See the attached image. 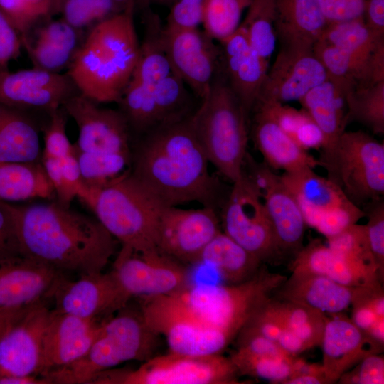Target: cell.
<instances>
[{
  "label": "cell",
  "instance_id": "obj_27",
  "mask_svg": "<svg viewBox=\"0 0 384 384\" xmlns=\"http://www.w3.org/2000/svg\"><path fill=\"white\" fill-rule=\"evenodd\" d=\"M252 111L253 142L267 166L284 172L320 166L319 159L285 133L267 112L257 106Z\"/></svg>",
  "mask_w": 384,
  "mask_h": 384
},
{
  "label": "cell",
  "instance_id": "obj_34",
  "mask_svg": "<svg viewBox=\"0 0 384 384\" xmlns=\"http://www.w3.org/2000/svg\"><path fill=\"white\" fill-rule=\"evenodd\" d=\"M262 310L302 340L311 348L321 345L327 315L306 305L284 299L268 298Z\"/></svg>",
  "mask_w": 384,
  "mask_h": 384
},
{
  "label": "cell",
  "instance_id": "obj_49",
  "mask_svg": "<svg viewBox=\"0 0 384 384\" xmlns=\"http://www.w3.org/2000/svg\"><path fill=\"white\" fill-rule=\"evenodd\" d=\"M342 384H383L384 358L380 353L371 354L343 373L337 381Z\"/></svg>",
  "mask_w": 384,
  "mask_h": 384
},
{
  "label": "cell",
  "instance_id": "obj_6",
  "mask_svg": "<svg viewBox=\"0 0 384 384\" xmlns=\"http://www.w3.org/2000/svg\"><path fill=\"white\" fill-rule=\"evenodd\" d=\"M87 190L83 202L122 245L139 252L156 249V230L165 206L129 171L101 188Z\"/></svg>",
  "mask_w": 384,
  "mask_h": 384
},
{
  "label": "cell",
  "instance_id": "obj_1",
  "mask_svg": "<svg viewBox=\"0 0 384 384\" xmlns=\"http://www.w3.org/2000/svg\"><path fill=\"white\" fill-rule=\"evenodd\" d=\"M1 202L14 219L25 257L82 275L103 272L116 252L118 241L97 218L57 201L23 206Z\"/></svg>",
  "mask_w": 384,
  "mask_h": 384
},
{
  "label": "cell",
  "instance_id": "obj_25",
  "mask_svg": "<svg viewBox=\"0 0 384 384\" xmlns=\"http://www.w3.org/2000/svg\"><path fill=\"white\" fill-rule=\"evenodd\" d=\"M219 42L227 81L248 115L259 97L269 65L254 49L240 26Z\"/></svg>",
  "mask_w": 384,
  "mask_h": 384
},
{
  "label": "cell",
  "instance_id": "obj_2",
  "mask_svg": "<svg viewBox=\"0 0 384 384\" xmlns=\"http://www.w3.org/2000/svg\"><path fill=\"white\" fill-rule=\"evenodd\" d=\"M191 117L136 138L129 173L165 206L196 201L216 209L220 186L209 172Z\"/></svg>",
  "mask_w": 384,
  "mask_h": 384
},
{
  "label": "cell",
  "instance_id": "obj_33",
  "mask_svg": "<svg viewBox=\"0 0 384 384\" xmlns=\"http://www.w3.org/2000/svg\"><path fill=\"white\" fill-rule=\"evenodd\" d=\"M55 196L42 164L0 161V201L51 198Z\"/></svg>",
  "mask_w": 384,
  "mask_h": 384
},
{
  "label": "cell",
  "instance_id": "obj_4",
  "mask_svg": "<svg viewBox=\"0 0 384 384\" xmlns=\"http://www.w3.org/2000/svg\"><path fill=\"white\" fill-rule=\"evenodd\" d=\"M247 114L226 78L218 73L191 122L209 164L233 183L243 172L248 132Z\"/></svg>",
  "mask_w": 384,
  "mask_h": 384
},
{
  "label": "cell",
  "instance_id": "obj_30",
  "mask_svg": "<svg viewBox=\"0 0 384 384\" xmlns=\"http://www.w3.org/2000/svg\"><path fill=\"white\" fill-rule=\"evenodd\" d=\"M274 30L281 46L314 47L328 24L319 0H275Z\"/></svg>",
  "mask_w": 384,
  "mask_h": 384
},
{
  "label": "cell",
  "instance_id": "obj_46",
  "mask_svg": "<svg viewBox=\"0 0 384 384\" xmlns=\"http://www.w3.org/2000/svg\"><path fill=\"white\" fill-rule=\"evenodd\" d=\"M22 46L27 50L34 68L51 73L60 71L69 67L73 53L55 46L44 41L26 40Z\"/></svg>",
  "mask_w": 384,
  "mask_h": 384
},
{
  "label": "cell",
  "instance_id": "obj_20",
  "mask_svg": "<svg viewBox=\"0 0 384 384\" xmlns=\"http://www.w3.org/2000/svg\"><path fill=\"white\" fill-rule=\"evenodd\" d=\"M51 309L46 299L28 306L0 340V374L37 377L43 336Z\"/></svg>",
  "mask_w": 384,
  "mask_h": 384
},
{
  "label": "cell",
  "instance_id": "obj_53",
  "mask_svg": "<svg viewBox=\"0 0 384 384\" xmlns=\"http://www.w3.org/2000/svg\"><path fill=\"white\" fill-rule=\"evenodd\" d=\"M22 43L18 31L0 11V70L21 55Z\"/></svg>",
  "mask_w": 384,
  "mask_h": 384
},
{
  "label": "cell",
  "instance_id": "obj_57",
  "mask_svg": "<svg viewBox=\"0 0 384 384\" xmlns=\"http://www.w3.org/2000/svg\"><path fill=\"white\" fill-rule=\"evenodd\" d=\"M28 307L0 309V340L9 327L23 314Z\"/></svg>",
  "mask_w": 384,
  "mask_h": 384
},
{
  "label": "cell",
  "instance_id": "obj_55",
  "mask_svg": "<svg viewBox=\"0 0 384 384\" xmlns=\"http://www.w3.org/2000/svg\"><path fill=\"white\" fill-rule=\"evenodd\" d=\"M363 21L379 39L384 38V0H366Z\"/></svg>",
  "mask_w": 384,
  "mask_h": 384
},
{
  "label": "cell",
  "instance_id": "obj_12",
  "mask_svg": "<svg viewBox=\"0 0 384 384\" xmlns=\"http://www.w3.org/2000/svg\"><path fill=\"white\" fill-rule=\"evenodd\" d=\"M110 272L130 299L170 294L188 284L186 265L157 249L139 252L122 245Z\"/></svg>",
  "mask_w": 384,
  "mask_h": 384
},
{
  "label": "cell",
  "instance_id": "obj_7",
  "mask_svg": "<svg viewBox=\"0 0 384 384\" xmlns=\"http://www.w3.org/2000/svg\"><path fill=\"white\" fill-rule=\"evenodd\" d=\"M286 279L262 267L256 275L244 282L188 284L171 294L203 322L236 337L255 310Z\"/></svg>",
  "mask_w": 384,
  "mask_h": 384
},
{
  "label": "cell",
  "instance_id": "obj_59",
  "mask_svg": "<svg viewBox=\"0 0 384 384\" xmlns=\"http://www.w3.org/2000/svg\"><path fill=\"white\" fill-rule=\"evenodd\" d=\"M283 384H326V382L322 375L302 374L288 378Z\"/></svg>",
  "mask_w": 384,
  "mask_h": 384
},
{
  "label": "cell",
  "instance_id": "obj_24",
  "mask_svg": "<svg viewBox=\"0 0 384 384\" xmlns=\"http://www.w3.org/2000/svg\"><path fill=\"white\" fill-rule=\"evenodd\" d=\"M63 274L25 257L0 262V309L23 308L51 299Z\"/></svg>",
  "mask_w": 384,
  "mask_h": 384
},
{
  "label": "cell",
  "instance_id": "obj_62",
  "mask_svg": "<svg viewBox=\"0 0 384 384\" xmlns=\"http://www.w3.org/2000/svg\"><path fill=\"white\" fill-rule=\"evenodd\" d=\"M115 4H117L118 6L122 7V9H124L127 6H128L130 3L134 2L135 0H112Z\"/></svg>",
  "mask_w": 384,
  "mask_h": 384
},
{
  "label": "cell",
  "instance_id": "obj_26",
  "mask_svg": "<svg viewBox=\"0 0 384 384\" xmlns=\"http://www.w3.org/2000/svg\"><path fill=\"white\" fill-rule=\"evenodd\" d=\"M280 176L297 201L306 226L314 229L332 211L353 203L338 185L312 168L284 172Z\"/></svg>",
  "mask_w": 384,
  "mask_h": 384
},
{
  "label": "cell",
  "instance_id": "obj_35",
  "mask_svg": "<svg viewBox=\"0 0 384 384\" xmlns=\"http://www.w3.org/2000/svg\"><path fill=\"white\" fill-rule=\"evenodd\" d=\"M313 50L328 78L341 86L346 94L356 88L373 85L370 73L371 57L366 59L321 41L314 45Z\"/></svg>",
  "mask_w": 384,
  "mask_h": 384
},
{
  "label": "cell",
  "instance_id": "obj_23",
  "mask_svg": "<svg viewBox=\"0 0 384 384\" xmlns=\"http://www.w3.org/2000/svg\"><path fill=\"white\" fill-rule=\"evenodd\" d=\"M320 346L326 384L337 383L343 373L363 358L381 353L383 350V343L373 339L341 313L327 315Z\"/></svg>",
  "mask_w": 384,
  "mask_h": 384
},
{
  "label": "cell",
  "instance_id": "obj_47",
  "mask_svg": "<svg viewBox=\"0 0 384 384\" xmlns=\"http://www.w3.org/2000/svg\"><path fill=\"white\" fill-rule=\"evenodd\" d=\"M368 222L365 225L370 250L380 273L384 275V201L383 197L363 206Z\"/></svg>",
  "mask_w": 384,
  "mask_h": 384
},
{
  "label": "cell",
  "instance_id": "obj_41",
  "mask_svg": "<svg viewBox=\"0 0 384 384\" xmlns=\"http://www.w3.org/2000/svg\"><path fill=\"white\" fill-rule=\"evenodd\" d=\"M252 0H206L202 24L204 31L218 41L240 26L242 14Z\"/></svg>",
  "mask_w": 384,
  "mask_h": 384
},
{
  "label": "cell",
  "instance_id": "obj_14",
  "mask_svg": "<svg viewBox=\"0 0 384 384\" xmlns=\"http://www.w3.org/2000/svg\"><path fill=\"white\" fill-rule=\"evenodd\" d=\"M243 171L257 190L271 222L283 256H294L302 247L306 225L293 195L281 176L248 154Z\"/></svg>",
  "mask_w": 384,
  "mask_h": 384
},
{
  "label": "cell",
  "instance_id": "obj_40",
  "mask_svg": "<svg viewBox=\"0 0 384 384\" xmlns=\"http://www.w3.org/2000/svg\"><path fill=\"white\" fill-rule=\"evenodd\" d=\"M230 358L239 375L263 379L277 384H283L293 374L298 359L297 356L279 358L250 353L239 349L233 351Z\"/></svg>",
  "mask_w": 384,
  "mask_h": 384
},
{
  "label": "cell",
  "instance_id": "obj_21",
  "mask_svg": "<svg viewBox=\"0 0 384 384\" xmlns=\"http://www.w3.org/2000/svg\"><path fill=\"white\" fill-rule=\"evenodd\" d=\"M320 129L323 141L319 161L327 178L340 186L337 155L341 137L348 124L346 91L329 78L310 90L300 100Z\"/></svg>",
  "mask_w": 384,
  "mask_h": 384
},
{
  "label": "cell",
  "instance_id": "obj_28",
  "mask_svg": "<svg viewBox=\"0 0 384 384\" xmlns=\"http://www.w3.org/2000/svg\"><path fill=\"white\" fill-rule=\"evenodd\" d=\"M289 269L291 272L321 274L350 287L371 285L383 282L378 272L348 260L317 239L303 246L292 257Z\"/></svg>",
  "mask_w": 384,
  "mask_h": 384
},
{
  "label": "cell",
  "instance_id": "obj_31",
  "mask_svg": "<svg viewBox=\"0 0 384 384\" xmlns=\"http://www.w3.org/2000/svg\"><path fill=\"white\" fill-rule=\"evenodd\" d=\"M39 131L30 112L0 103V161L39 162Z\"/></svg>",
  "mask_w": 384,
  "mask_h": 384
},
{
  "label": "cell",
  "instance_id": "obj_13",
  "mask_svg": "<svg viewBox=\"0 0 384 384\" xmlns=\"http://www.w3.org/2000/svg\"><path fill=\"white\" fill-rule=\"evenodd\" d=\"M159 41L173 71L202 100L220 70L221 50L205 31L160 28Z\"/></svg>",
  "mask_w": 384,
  "mask_h": 384
},
{
  "label": "cell",
  "instance_id": "obj_51",
  "mask_svg": "<svg viewBox=\"0 0 384 384\" xmlns=\"http://www.w3.org/2000/svg\"><path fill=\"white\" fill-rule=\"evenodd\" d=\"M366 0H319L327 23L363 18Z\"/></svg>",
  "mask_w": 384,
  "mask_h": 384
},
{
  "label": "cell",
  "instance_id": "obj_37",
  "mask_svg": "<svg viewBox=\"0 0 384 384\" xmlns=\"http://www.w3.org/2000/svg\"><path fill=\"white\" fill-rule=\"evenodd\" d=\"M318 41L342 48L369 59L378 46L384 41L367 27L363 18L328 23Z\"/></svg>",
  "mask_w": 384,
  "mask_h": 384
},
{
  "label": "cell",
  "instance_id": "obj_10",
  "mask_svg": "<svg viewBox=\"0 0 384 384\" xmlns=\"http://www.w3.org/2000/svg\"><path fill=\"white\" fill-rule=\"evenodd\" d=\"M232 183L222 208L223 232L262 262L281 260L271 222L252 183L243 171Z\"/></svg>",
  "mask_w": 384,
  "mask_h": 384
},
{
  "label": "cell",
  "instance_id": "obj_44",
  "mask_svg": "<svg viewBox=\"0 0 384 384\" xmlns=\"http://www.w3.org/2000/svg\"><path fill=\"white\" fill-rule=\"evenodd\" d=\"M123 9L112 0H65L60 14L64 21L82 31Z\"/></svg>",
  "mask_w": 384,
  "mask_h": 384
},
{
  "label": "cell",
  "instance_id": "obj_8",
  "mask_svg": "<svg viewBox=\"0 0 384 384\" xmlns=\"http://www.w3.org/2000/svg\"><path fill=\"white\" fill-rule=\"evenodd\" d=\"M238 375L230 356L169 351L154 356L134 369L103 370L89 384H237Z\"/></svg>",
  "mask_w": 384,
  "mask_h": 384
},
{
  "label": "cell",
  "instance_id": "obj_58",
  "mask_svg": "<svg viewBox=\"0 0 384 384\" xmlns=\"http://www.w3.org/2000/svg\"><path fill=\"white\" fill-rule=\"evenodd\" d=\"M0 384H50L44 377H14L0 374Z\"/></svg>",
  "mask_w": 384,
  "mask_h": 384
},
{
  "label": "cell",
  "instance_id": "obj_3",
  "mask_svg": "<svg viewBox=\"0 0 384 384\" xmlns=\"http://www.w3.org/2000/svg\"><path fill=\"white\" fill-rule=\"evenodd\" d=\"M135 7L132 2L90 28L68 67L80 93L98 104L118 103L135 68L140 50Z\"/></svg>",
  "mask_w": 384,
  "mask_h": 384
},
{
  "label": "cell",
  "instance_id": "obj_48",
  "mask_svg": "<svg viewBox=\"0 0 384 384\" xmlns=\"http://www.w3.org/2000/svg\"><path fill=\"white\" fill-rule=\"evenodd\" d=\"M81 31L63 19L50 21L36 30V38L74 54L81 44Z\"/></svg>",
  "mask_w": 384,
  "mask_h": 384
},
{
  "label": "cell",
  "instance_id": "obj_17",
  "mask_svg": "<svg viewBox=\"0 0 384 384\" xmlns=\"http://www.w3.org/2000/svg\"><path fill=\"white\" fill-rule=\"evenodd\" d=\"M98 105L80 93L63 105L79 130L73 149L87 153L131 154L133 138L123 114L119 110Z\"/></svg>",
  "mask_w": 384,
  "mask_h": 384
},
{
  "label": "cell",
  "instance_id": "obj_32",
  "mask_svg": "<svg viewBox=\"0 0 384 384\" xmlns=\"http://www.w3.org/2000/svg\"><path fill=\"white\" fill-rule=\"evenodd\" d=\"M200 262L213 267L226 284H238L250 279L263 263L223 231L206 247Z\"/></svg>",
  "mask_w": 384,
  "mask_h": 384
},
{
  "label": "cell",
  "instance_id": "obj_43",
  "mask_svg": "<svg viewBox=\"0 0 384 384\" xmlns=\"http://www.w3.org/2000/svg\"><path fill=\"white\" fill-rule=\"evenodd\" d=\"M0 11L26 39L31 31L53 14V0H0Z\"/></svg>",
  "mask_w": 384,
  "mask_h": 384
},
{
  "label": "cell",
  "instance_id": "obj_29",
  "mask_svg": "<svg viewBox=\"0 0 384 384\" xmlns=\"http://www.w3.org/2000/svg\"><path fill=\"white\" fill-rule=\"evenodd\" d=\"M355 288L321 274L292 272L277 290L280 299L331 315L342 313L351 306Z\"/></svg>",
  "mask_w": 384,
  "mask_h": 384
},
{
  "label": "cell",
  "instance_id": "obj_19",
  "mask_svg": "<svg viewBox=\"0 0 384 384\" xmlns=\"http://www.w3.org/2000/svg\"><path fill=\"white\" fill-rule=\"evenodd\" d=\"M327 78L313 48L281 46L274 62L267 72L257 101L284 105L299 101Z\"/></svg>",
  "mask_w": 384,
  "mask_h": 384
},
{
  "label": "cell",
  "instance_id": "obj_56",
  "mask_svg": "<svg viewBox=\"0 0 384 384\" xmlns=\"http://www.w3.org/2000/svg\"><path fill=\"white\" fill-rule=\"evenodd\" d=\"M293 139L304 149H320L323 137L317 125L309 117L299 128Z\"/></svg>",
  "mask_w": 384,
  "mask_h": 384
},
{
  "label": "cell",
  "instance_id": "obj_22",
  "mask_svg": "<svg viewBox=\"0 0 384 384\" xmlns=\"http://www.w3.org/2000/svg\"><path fill=\"white\" fill-rule=\"evenodd\" d=\"M102 320L84 319L51 309L43 336L38 376L43 377L85 356L97 337Z\"/></svg>",
  "mask_w": 384,
  "mask_h": 384
},
{
  "label": "cell",
  "instance_id": "obj_52",
  "mask_svg": "<svg viewBox=\"0 0 384 384\" xmlns=\"http://www.w3.org/2000/svg\"><path fill=\"white\" fill-rule=\"evenodd\" d=\"M21 256L23 255L14 219L0 201V262Z\"/></svg>",
  "mask_w": 384,
  "mask_h": 384
},
{
  "label": "cell",
  "instance_id": "obj_42",
  "mask_svg": "<svg viewBox=\"0 0 384 384\" xmlns=\"http://www.w3.org/2000/svg\"><path fill=\"white\" fill-rule=\"evenodd\" d=\"M326 240L330 248L348 260L376 272L383 278L370 250L364 225L353 224Z\"/></svg>",
  "mask_w": 384,
  "mask_h": 384
},
{
  "label": "cell",
  "instance_id": "obj_38",
  "mask_svg": "<svg viewBox=\"0 0 384 384\" xmlns=\"http://www.w3.org/2000/svg\"><path fill=\"white\" fill-rule=\"evenodd\" d=\"M86 188H99L129 171L131 154H98L73 149Z\"/></svg>",
  "mask_w": 384,
  "mask_h": 384
},
{
  "label": "cell",
  "instance_id": "obj_36",
  "mask_svg": "<svg viewBox=\"0 0 384 384\" xmlns=\"http://www.w3.org/2000/svg\"><path fill=\"white\" fill-rule=\"evenodd\" d=\"M240 24L263 61L269 65L276 45L275 0H252Z\"/></svg>",
  "mask_w": 384,
  "mask_h": 384
},
{
  "label": "cell",
  "instance_id": "obj_9",
  "mask_svg": "<svg viewBox=\"0 0 384 384\" xmlns=\"http://www.w3.org/2000/svg\"><path fill=\"white\" fill-rule=\"evenodd\" d=\"M139 299L146 324L157 335L164 336L171 352L221 353L235 338L195 316L171 294Z\"/></svg>",
  "mask_w": 384,
  "mask_h": 384
},
{
  "label": "cell",
  "instance_id": "obj_50",
  "mask_svg": "<svg viewBox=\"0 0 384 384\" xmlns=\"http://www.w3.org/2000/svg\"><path fill=\"white\" fill-rule=\"evenodd\" d=\"M206 0H176L165 27L174 29L196 28L202 24Z\"/></svg>",
  "mask_w": 384,
  "mask_h": 384
},
{
  "label": "cell",
  "instance_id": "obj_45",
  "mask_svg": "<svg viewBox=\"0 0 384 384\" xmlns=\"http://www.w3.org/2000/svg\"><path fill=\"white\" fill-rule=\"evenodd\" d=\"M68 114L62 106L48 115L43 128L44 149L41 156L61 159L73 152L66 134Z\"/></svg>",
  "mask_w": 384,
  "mask_h": 384
},
{
  "label": "cell",
  "instance_id": "obj_18",
  "mask_svg": "<svg viewBox=\"0 0 384 384\" xmlns=\"http://www.w3.org/2000/svg\"><path fill=\"white\" fill-rule=\"evenodd\" d=\"M51 299L56 311L97 320L117 313L130 300L111 272L82 274L76 280L63 274Z\"/></svg>",
  "mask_w": 384,
  "mask_h": 384
},
{
  "label": "cell",
  "instance_id": "obj_61",
  "mask_svg": "<svg viewBox=\"0 0 384 384\" xmlns=\"http://www.w3.org/2000/svg\"><path fill=\"white\" fill-rule=\"evenodd\" d=\"M149 0H135V5L146 4ZM162 4H172L176 0H153Z\"/></svg>",
  "mask_w": 384,
  "mask_h": 384
},
{
  "label": "cell",
  "instance_id": "obj_16",
  "mask_svg": "<svg viewBox=\"0 0 384 384\" xmlns=\"http://www.w3.org/2000/svg\"><path fill=\"white\" fill-rule=\"evenodd\" d=\"M80 94L70 75L36 68L0 70V103L27 112L49 115Z\"/></svg>",
  "mask_w": 384,
  "mask_h": 384
},
{
  "label": "cell",
  "instance_id": "obj_5",
  "mask_svg": "<svg viewBox=\"0 0 384 384\" xmlns=\"http://www.w3.org/2000/svg\"><path fill=\"white\" fill-rule=\"evenodd\" d=\"M158 336L139 311L127 308L102 321L100 331L81 358L43 377L50 384H89L97 373L129 361L153 357Z\"/></svg>",
  "mask_w": 384,
  "mask_h": 384
},
{
  "label": "cell",
  "instance_id": "obj_54",
  "mask_svg": "<svg viewBox=\"0 0 384 384\" xmlns=\"http://www.w3.org/2000/svg\"><path fill=\"white\" fill-rule=\"evenodd\" d=\"M41 164L53 187L57 201L64 206L70 207V203L74 198L69 192L64 181L60 159L41 156Z\"/></svg>",
  "mask_w": 384,
  "mask_h": 384
},
{
  "label": "cell",
  "instance_id": "obj_11",
  "mask_svg": "<svg viewBox=\"0 0 384 384\" xmlns=\"http://www.w3.org/2000/svg\"><path fill=\"white\" fill-rule=\"evenodd\" d=\"M337 170L341 188L359 208L383 197V143L363 131L346 130L338 145Z\"/></svg>",
  "mask_w": 384,
  "mask_h": 384
},
{
  "label": "cell",
  "instance_id": "obj_15",
  "mask_svg": "<svg viewBox=\"0 0 384 384\" xmlns=\"http://www.w3.org/2000/svg\"><path fill=\"white\" fill-rule=\"evenodd\" d=\"M220 231V218L212 207L165 206L158 223L156 249L184 265L197 264L206 247Z\"/></svg>",
  "mask_w": 384,
  "mask_h": 384
},
{
  "label": "cell",
  "instance_id": "obj_60",
  "mask_svg": "<svg viewBox=\"0 0 384 384\" xmlns=\"http://www.w3.org/2000/svg\"><path fill=\"white\" fill-rule=\"evenodd\" d=\"M65 1V0H53V16L60 13L63 4Z\"/></svg>",
  "mask_w": 384,
  "mask_h": 384
},
{
  "label": "cell",
  "instance_id": "obj_39",
  "mask_svg": "<svg viewBox=\"0 0 384 384\" xmlns=\"http://www.w3.org/2000/svg\"><path fill=\"white\" fill-rule=\"evenodd\" d=\"M348 122L356 121L373 133H384V81L346 94Z\"/></svg>",
  "mask_w": 384,
  "mask_h": 384
}]
</instances>
